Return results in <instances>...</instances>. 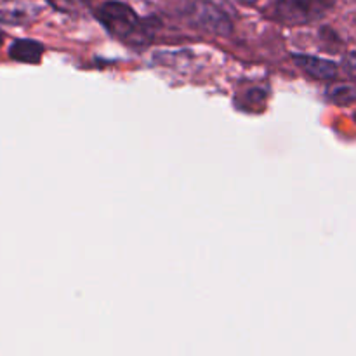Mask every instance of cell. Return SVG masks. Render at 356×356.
I'll list each match as a JSON object with an SVG mask.
<instances>
[{
    "label": "cell",
    "mask_w": 356,
    "mask_h": 356,
    "mask_svg": "<svg viewBox=\"0 0 356 356\" xmlns=\"http://www.w3.org/2000/svg\"><path fill=\"white\" fill-rule=\"evenodd\" d=\"M106 31L118 40L129 45H145L149 42V33L146 31V24L139 19L138 14L122 2L103 3L96 13Z\"/></svg>",
    "instance_id": "cell-1"
},
{
    "label": "cell",
    "mask_w": 356,
    "mask_h": 356,
    "mask_svg": "<svg viewBox=\"0 0 356 356\" xmlns=\"http://www.w3.org/2000/svg\"><path fill=\"white\" fill-rule=\"evenodd\" d=\"M334 7V0H277L273 14L280 23L291 26L315 23Z\"/></svg>",
    "instance_id": "cell-2"
},
{
    "label": "cell",
    "mask_w": 356,
    "mask_h": 356,
    "mask_svg": "<svg viewBox=\"0 0 356 356\" xmlns=\"http://www.w3.org/2000/svg\"><path fill=\"white\" fill-rule=\"evenodd\" d=\"M190 17L195 26L207 33L218 35V37H228L233 31V24L228 14L212 2H205V0L195 2L190 10Z\"/></svg>",
    "instance_id": "cell-3"
},
{
    "label": "cell",
    "mask_w": 356,
    "mask_h": 356,
    "mask_svg": "<svg viewBox=\"0 0 356 356\" xmlns=\"http://www.w3.org/2000/svg\"><path fill=\"white\" fill-rule=\"evenodd\" d=\"M40 10V3L35 0H0V21L7 24L31 23Z\"/></svg>",
    "instance_id": "cell-4"
},
{
    "label": "cell",
    "mask_w": 356,
    "mask_h": 356,
    "mask_svg": "<svg viewBox=\"0 0 356 356\" xmlns=\"http://www.w3.org/2000/svg\"><path fill=\"white\" fill-rule=\"evenodd\" d=\"M294 59L299 68L313 79L329 80L337 75V65L327 59L315 58V56H294Z\"/></svg>",
    "instance_id": "cell-5"
},
{
    "label": "cell",
    "mask_w": 356,
    "mask_h": 356,
    "mask_svg": "<svg viewBox=\"0 0 356 356\" xmlns=\"http://www.w3.org/2000/svg\"><path fill=\"white\" fill-rule=\"evenodd\" d=\"M42 54H44V45L30 40V38H21V40L13 42V45L9 47V56L14 61L28 63V65L40 63Z\"/></svg>",
    "instance_id": "cell-6"
},
{
    "label": "cell",
    "mask_w": 356,
    "mask_h": 356,
    "mask_svg": "<svg viewBox=\"0 0 356 356\" xmlns=\"http://www.w3.org/2000/svg\"><path fill=\"white\" fill-rule=\"evenodd\" d=\"M49 3L59 13L72 14V16H80L89 9V0H49Z\"/></svg>",
    "instance_id": "cell-7"
},
{
    "label": "cell",
    "mask_w": 356,
    "mask_h": 356,
    "mask_svg": "<svg viewBox=\"0 0 356 356\" xmlns=\"http://www.w3.org/2000/svg\"><path fill=\"white\" fill-rule=\"evenodd\" d=\"M330 97L339 104H350L356 99V89L350 86H339L330 90Z\"/></svg>",
    "instance_id": "cell-8"
},
{
    "label": "cell",
    "mask_w": 356,
    "mask_h": 356,
    "mask_svg": "<svg viewBox=\"0 0 356 356\" xmlns=\"http://www.w3.org/2000/svg\"><path fill=\"white\" fill-rule=\"evenodd\" d=\"M344 65H346V68L356 72V52H351V54L346 56V59H344Z\"/></svg>",
    "instance_id": "cell-9"
},
{
    "label": "cell",
    "mask_w": 356,
    "mask_h": 356,
    "mask_svg": "<svg viewBox=\"0 0 356 356\" xmlns=\"http://www.w3.org/2000/svg\"><path fill=\"white\" fill-rule=\"evenodd\" d=\"M238 2L245 3V6H252V3H256V2H257V0H238Z\"/></svg>",
    "instance_id": "cell-10"
},
{
    "label": "cell",
    "mask_w": 356,
    "mask_h": 356,
    "mask_svg": "<svg viewBox=\"0 0 356 356\" xmlns=\"http://www.w3.org/2000/svg\"><path fill=\"white\" fill-rule=\"evenodd\" d=\"M2 37H3V35H2V33H0V44H2Z\"/></svg>",
    "instance_id": "cell-11"
}]
</instances>
